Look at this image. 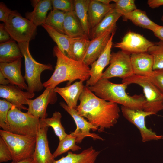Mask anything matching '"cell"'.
<instances>
[{
    "label": "cell",
    "instance_id": "1",
    "mask_svg": "<svg viewBox=\"0 0 163 163\" xmlns=\"http://www.w3.org/2000/svg\"><path fill=\"white\" fill-rule=\"evenodd\" d=\"M79 100L80 104L75 109L99 132L113 127L117 123L120 111L117 104L99 97L86 85Z\"/></svg>",
    "mask_w": 163,
    "mask_h": 163
},
{
    "label": "cell",
    "instance_id": "2",
    "mask_svg": "<svg viewBox=\"0 0 163 163\" xmlns=\"http://www.w3.org/2000/svg\"><path fill=\"white\" fill-rule=\"evenodd\" d=\"M53 53L57 58L54 72L50 78L43 83L44 87L54 89L61 82L68 81L67 86L77 79L84 82L90 77V68L82 62L70 58L64 55L57 46L53 49Z\"/></svg>",
    "mask_w": 163,
    "mask_h": 163
},
{
    "label": "cell",
    "instance_id": "3",
    "mask_svg": "<svg viewBox=\"0 0 163 163\" xmlns=\"http://www.w3.org/2000/svg\"><path fill=\"white\" fill-rule=\"evenodd\" d=\"M128 85L125 83H114L108 79L102 78L94 85L88 87L96 96L106 101L132 109L144 110L146 103L144 96L129 95L126 92Z\"/></svg>",
    "mask_w": 163,
    "mask_h": 163
},
{
    "label": "cell",
    "instance_id": "4",
    "mask_svg": "<svg viewBox=\"0 0 163 163\" xmlns=\"http://www.w3.org/2000/svg\"><path fill=\"white\" fill-rule=\"evenodd\" d=\"M18 44L24 59L25 74L24 78L28 87L27 91L32 93L41 91L43 88L40 75L45 70H53L50 64H43L36 61L29 50V42L18 43Z\"/></svg>",
    "mask_w": 163,
    "mask_h": 163
},
{
    "label": "cell",
    "instance_id": "5",
    "mask_svg": "<svg viewBox=\"0 0 163 163\" xmlns=\"http://www.w3.org/2000/svg\"><path fill=\"white\" fill-rule=\"evenodd\" d=\"M0 135L11 153L12 161L17 162L32 158L36 145V137L20 135L3 130H0Z\"/></svg>",
    "mask_w": 163,
    "mask_h": 163
},
{
    "label": "cell",
    "instance_id": "6",
    "mask_svg": "<svg viewBox=\"0 0 163 163\" xmlns=\"http://www.w3.org/2000/svg\"><path fill=\"white\" fill-rule=\"evenodd\" d=\"M10 132L36 137L40 127V119L13 106L7 116Z\"/></svg>",
    "mask_w": 163,
    "mask_h": 163
},
{
    "label": "cell",
    "instance_id": "7",
    "mask_svg": "<svg viewBox=\"0 0 163 163\" xmlns=\"http://www.w3.org/2000/svg\"><path fill=\"white\" fill-rule=\"evenodd\" d=\"M5 24L11 38L18 43H29L37 34V27L16 10L12 11Z\"/></svg>",
    "mask_w": 163,
    "mask_h": 163
},
{
    "label": "cell",
    "instance_id": "8",
    "mask_svg": "<svg viewBox=\"0 0 163 163\" xmlns=\"http://www.w3.org/2000/svg\"><path fill=\"white\" fill-rule=\"evenodd\" d=\"M122 83L136 84L142 88L146 99L144 111L156 114L162 110L163 94L147 77L133 74L123 79Z\"/></svg>",
    "mask_w": 163,
    "mask_h": 163
},
{
    "label": "cell",
    "instance_id": "9",
    "mask_svg": "<svg viewBox=\"0 0 163 163\" xmlns=\"http://www.w3.org/2000/svg\"><path fill=\"white\" fill-rule=\"evenodd\" d=\"M133 74L130 54L121 50L111 53L110 65L103 72L101 79L117 77L123 80Z\"/></svg>",
    "mask_w": 163,
    "mask_h": 163
},
{
    "label": "cell",
    "instance_id": "10",
    "mask_svg": "<svg viewBox=\"0 0 163 163\" xmlns=\"http://www.w3.org/2000/svg\"><path fill=\"white\" fill-rule=\"evenodd\" d=\"M121 109L125 118L135 125L139 130L143 142L163 139V135H157L152 129H148L146 126V117L154 115V113L144 110L132 109L122 105Z\"/></svg>",
    "mask_w": 163,
    "mask_h": 163
},
{
    "label": "cell",
    "instance_id": "11",
    "mask_svg": "<svg viewBox=\"0 0 163 163\" xmlns=\"http://www.w3.org/2000/svg\"><path fill=\"white\" fill-rule=\"evenodd\" d=\"M59 104L60 106L72 117L75 122L76 128L70 134L76 137V143H80L87 137H91L94 140L97 139L104 140L98 134L90 133L91 129L94 131L98 130L97 129L80 115L75 109L69 107L63 102H61Z\"/></svg>",
    "mask_w": 163,
    "mask_h": 163
},
{
    "label": "cell",
    "instance_id": "12",
    "mask_svg": "<svg viewBox=\"0 0 163 163\" xmlns=\"http://www.w3.org/2000/svg\"><path fill=\"white\" fill-rule=\"evenodd\" d=\"M154 43L140 34L129 31L124 35L120 42L114 44V47L120 48L131 54L148 52L149 48Z\"/></svg>",
    "mask_w": 163,
    "mask_h": 163
},
{
    "label": "cell",
    "instance_id": "13",
    "mask_svg": "<svg viewBox=\"0 0 163 163\" xmlns=\"http://www.w3.org/2000/svg\"><path fill=\"white\" fill-rule=\"evenodd\" d=\"M57 100L56 93L54 89L46 88L42 94L36 98L28 100L27 113L39 119L46 118L48 104H54Z\"/></svg>",
    "mask_w": 163,
    "mask_h": 163
},
{
    "label": "cell",
    "instance_id": "14",
    "mask_svg": "<svg viewBox=\"0 0 163 163\" xmlns=\"http://www.w3.org/2000/svg\"><path fill=\"white\" fill-rule=\"evenodd\" d=\"M48 127H40L36 136V143L32 156L34 163H53L55 160L49 146L47 133Z\"/></svg>",
    "mask_w": 163,
    "mask_h": 163
},
{
    "label": "cell",
    "instance_id": "15",
    "mask_svg": "<svg viewBox=\"0 0 163 163\" xmlns=\"http://www.w3.org/2000/svg\"><path fill=\"white\" fill-rule=\"evenodd\" d=\"M16 85L10 84L0 86V97L11 103L21 110H27L24 105L27 104L28 100L33 98L34 93L24 91Z\"/></svg>",
    "mask_w": 163,
    "mask_h": 163
},
{
    "label": "cell",
    "instance_id": "16",
    "mask_svg": "<svg viewBox=\"0 0 163 163\" xmlns=\"http://www.w3.org/2000/svg\"><path fill=\"white\" fill-rule=\"evenodd\" d=\"M115 31H113L105 49L98 58L91 65L90 77L86 81V86L94 85L101 79L105 67L110 64L111 49L113 45V39Z\"/></svg>",
    "mask_w": 163,
    "mask_h": 163
},
{
    "label": "cell",
    "instance_id": "17",
    "mask_svg": "<svg viewBox=\"0 0 163 163\" xmlns=\"http://www.w3.org/2000/svg\"><path fill=\"white\" fill-rule=\"evenodd\" d=\"M21 58L10 63H0V71L11 85L17 86L22 90L27 91L28 87L22 75Z\"/></svg>",
    "mask_w": 163,
    "mask_h": 163
},
{
    "label": "cell",
    "instance_id": "18",
    "mask_svg": "<svg viewBox=\"0 0 163 163\" xmlns=\"http://www.w3.org/2000/svg\"><path fill=\"white\" fill-rule=\"evenodd\" d=\"M112 33L107 32L90 40L82 61L85 65H91L98 58L107 46Z\"/></svg>",
    "mask_w": 163,
    "mask_h": 163
},
{
    "label": "cell",
    "instance_id": "19",
    "mask_svg": "<svg viewBox=\"0 0 163 163\" xmlns=\"http://www.w3.org/2000/svg\"><path fill=\"white\" fill-rule=\"evenodd\" d=\"M130 59L134 74L147 77L153 71V59L149 53H132Z\"/></svg>",
    "mask_w": 163,
    "mask_h": 163
},
{
    "label": "cell",
    "instance_id": "20",
    "mask_svg": "<svg viewBox=\"0 0 163 163\" xmlns=\"http://www.w3.org/2000/svg\"><path fill=\"white\" fill-rule=\"evenodd\" d=\"M84 87L83 82L80 81L64 87H56L54 91L62 97L69 107L76 109L78 101Z\"/></svg>",
    "mask_w": 163,
    "mask_h": 163
},
{
    "label": "cell",
    "instance_id": "21",
    "mask_svg": "<svg viewBox=\"0 0 163 163\" xmlns=\"http://www.w3.org/2000/svg\"><path fill=\"white\" fill-rule=\"evenodd\" d=\"M115 7V4H103L98 0H90L88 9V21L91 30Z\"/></svg>",
    "mask_w": 163,
    "mask_h": 163
},
{
    "label": "cell",
    "instance_id": "22",
    "mask_svg": "<svg viewBox=\"0 0 163 163\" xmlns=\"http://www.w3.org/2000/svg\"><path fill=\"white\" fill-rule=\"evenodd\" d=\"M32 4L34 7L31 12H27L26 18L32 21L37 27L45 23L48 11L52 9L51 0H33Z\"/></svg>",
    "mask_w": 163,
    "mask_h": 163
},
{
    "label": "cell",
    "instance_id": "23",
    "mask_svg": "<svg viewBox=\"0 0 163 163\" xmlns=\"http://www.w3.org/2000/svg\"><path fill=\"white\" fill-rule=\"evenodd\" d=\"M122 16L115 8L111 10L98 24L91 29L89 39L91 40L107 32L115 31L117 21Z\"/></svg>",
    "mask_w": 163,
    "mask_h": 163
},
{
    "label": "cell",
    "instance_id": "24",
    "mask_svg": "<svg viewBox=\"0 0 163 163\" xmlns=\"http://www.w3.org/2000/svg\"><path fill=\"white\" fill-rule=\"evenodd\" d=\"M100 153L91 146L79 154L68 152L66 156L55 160L53 163H95Z\"/></svg>",
    "mask_w": 163,
    "mask_h": 163
},
{
    "label": "cell",
    "instance_id": "25",
    "mask_svg": "<svg viewBox=\"0 0 163 163\" xmlns=\"http://www.w3.org/2000/svg\"><path fill=\"white\" fill-rule=\"evenodd\" d=\"M23 56L19 47L15 41L11 39L0 44V63H10Z\"/></svg>",
    "mask_w": 163,
    "mask_h": 163
},
{
    "label": "cell",
    "instance_id": "26",
    "mask_svg": "<svg viewBox=\"0 0 163 163\" xmlns=\"http://www.w3.org/2000/svg\"><path fill=\"white\" fill-rule=\"evenodd\" d=\"M63 29L64 34L71 38L87 36L75 11L66 12Z\"/></svg>",
    "mask_w": 163,
    "mask_h": 163
},
{
    "label": "cell",
    "instance_id": "27",
    "mask_svg": "<svg viewBox=\"0 0 163 163\" xmlns=\"http://www.w3.org/2000/svg\"><path fill=\"white\" fill-rule=\"evenodd\" d=\"M87 36L70 38L69 48L71 58L82 62L90 41Z\"/></svg>",
    "mask_w": 163,
    "mask_h": 163
},
{
    "label": "cell",
    "instance_id": "28",
    "mask_svg": "<svg viewBox=\"0 0 163 163\" xmlns=\"http://www.w3.org/2000/svg\"><path fill=\"white\" fill-rule=\"evenodd\" d=\"M123 17V20H130L135 25L154 32L159 25L150 20L145 11L136 8Z\"/></svg>",
    "mask_w": 163,
    "mask_h": 163
},
{
    "label": "cell",
    "instance_id": "29",
    "mask_svg": "<svg viewBox=\"0 0 163 163\" xmlns=\"http://www.w3.org/2000/svg\"><path fill=\"white\" fill-rule=\"evenodd\" d=\"M42 26L47 32L49 36L56 43L57 46L61 52L64 55L71 58L69 48L70 37L45 24H42Z\"/></svg>",
    "mask_w": 163,
    "mask_h": 163
},
{
    "label": "cell",
    "instance_id": "30",
    "mask_svg": "<svg viewBox=\"0 0 163 163\" xmlns=\"http://www.w3.org/2000/svg\"><path fill=\"white\" fill-rule=\"evenodd\" d=\"M90 0H75V11L85 34L89 38L91 29L88 21V9Z\"/></svg>",
    "mask_w": 163,
    "mask_h": 163
},
{
    "label": "cell",
    "instance_id": "31",
    "mask_svg": "<svg viewBox=\"0 0 163 163\" xmlns=\"http://www.w3.org/2000/svg\"><path fill=\"white\" fill-rule=\"evenodd\" d=\"M62 117L60 112L55 111L50 118L40 119V127L50 126L52 127L56 135L59 138V141L64 139L67 135L61 123Z\"/></svg>",
    "mask_w": 163,
    "mask_h": 163
},
{
    "label": "cell",
    "instance_id": "32",
    "mask_svg": "<svg viewBox=\"0 0 163 163\" xmlns=\"http://www.w3.org/2000/svg\"><path fill=\"white\" fill-rule=\"evenodd\" d=\"M66 12L59 10L53 9L49 13L45 23L64 34L63 23Z\"/></svg>",
    "mask_w": 163,
    "mask_h": 163
},
{
    "label": "cell",
    "instance_id": "33",
    "mask_svg": "<svg viewBox=\"0 0 163 163\" xmlns=\"http://www.w3.org/2000/svg\"><path fill=\"white\" fill-rule=\"evenodd\" d=\"M76 139L70 133L59 141L57 148L53 154L55 158L69 150L74 151L81 149V147L76 144Z\"/></svg>",
    "mask_w": 163,
    "mask_h": 163
},
{
    "label": "cell",
    "instance_id": "34",
    "mask_svg": "<svg viewBox=\"0 0 163 163\" xmlns=\"http://www.w3.org/2000/svg\"><path fill=\"white\" fill-rule=\"evenodd\" d=\"M148 52L153 58V70L163 69V42L160 41L154 43Z\"/></svg>",
    "mask_w": 163,
    "mask_h": 163
},
{
    "label": "cell",
    "instance_id": "35",
    "mask_svg": "<svg viewBox=\"0 0 163 163\" xmlns=\"http://www.w3.org/2000/svg\"><path fill=\"white\" fill-rule=\"evenodd\" d=\"M13 105L5 99L0 100V126L3 130L10 132L7 116Z\"/></svg>",
    "mask_w": 163,
    "mask_h": 163
},
{
    "label": "cell",
    "instance_id": "36",
    "mask_svg": "<svg viewBox=\"0 0 163 163\" xmlns=\"http://www.w3.org/2000/svg\"><path fill=\"white\" fill-rule=\"evenodd\" d=\"M115 8L123 16L137 8L134 0H113Z\"/></svg>",
    "mask_w": 163,
    "mask_h": 163
},
{
    "label": "cell",
    "instance_id": "37",
    "mask_svg": "<svg viewBox=\"0 0 163 163\" xmlns=\"http://www.w3.org/2000/svg\"><path fill=\"white\" fill-rule=\"evenodd\" d=\"M53 9L59 10L65 12L75 11L74 0H52Z\"/></svg>",
    "mask_w": 163,
    "mask_h": 163
},
{
    "label": "cell",
    "instance_id": "38",
    "mask_svg": "<svg viewBox=\"0 0 163 163\" xmlns=\"http://www.w3.org/2000/svg\"><path fill=\"white\" fill-rule=\"evenodd\" d=\"M147 77L163 94V69L153 70Z\"/></svg>",
    "mask_w": 163,
    "mask_h": 163
},
{
    "label": "cell",
    "instance_id": "39",
    "mask_svg": "<svg viewBox=\"0 0 163 163\" xmlns=\"http://www.w3.org/2000/svg\"><path fill=\"white\" fill-rule=\"evenodd\" d=\"M12 159V155L8 146L0 136V162H7Z\"/></svg>",
    "mask_w": 163,
    "mask_h": 163
},
{
    "label": "cell",
    "instance_id": "40",
    "mask_svg": "<svg viewBox=\"0 0 163 163\" xmlns=\"http://www.w3.org/2000/svg\"><path fill=\"white\" fill-rule=\"evenodd\" d=\"M12 10L9 9L3 2L0 3V20L5 23Z\"/></svg>",
    "mask_w": 163,
    "mask_h": 163
},
{
    "label": "cell",
    "instance_id": "41",
    "mask_svg": "<svg viewBox=\"0 0 163 163\" xmlns=\"http://www.w3.org/2000/svg\"><path fill=\"white\" fill-rule=\"evenodd\" d=\"M12 39L7 31L4 23L0 24V42L4 43Z\"/></svg>",
    "mask_w": 163,
    "mask_h": 163
},
{
    "label": "cell",
    "instance_id": "42",
    "mask_svg": "<svg viewBox=\"0 0 163 163\" xmlns=\"http://www.w3.org/2000/svg\"><path fill=\"white\" fill-rule=\"evenodd\" d=\"M147 4L152 8H155L163 5V0H148Z\"/></svg>",
    "mask_w": 163,
    "mask_h": 163
},
{
    "label": "cell",
    "instance_id": "43",
    "mask_svg": "<svg viewBox=\"0 0 163 163\" xmlns=\"http://www.w3.org/2000/svg\"><path fill=\"white\" fill-rule=\"evenodd\" d=\"M155 35L163 42V26L159 25L153 32Z\"/></svg>",
    "mask_w": 163,
    "mask_h": 163
},
{
    "label": "cell",
    "instance_id": "44",
    "mask_svg": "<svg viewBox=\"0 0 163 163\" xmlns=\"http://www.w3.org/2000/svg\"><path fill=\"white\" fill-rule=\"evenodd\" d=\"M0 84L1 85H7L11 84L9 81L7 79L2 73L0 71Z\"/></svg>",
    "mask_w": 163,
    "mask_h": 163
},
{
    "label": "cell",
    "instance_id": "45",
    "mask_svg": "<svg viewBox=\"0 0 163 163\" xmlns=\"http://www.w3.org/2000/svg\"><path fill=\"white\" fill-rule=\"evenodd\" d=\"M11 163H34V162L33 158H31L26 159L17 162H14L12 161Z\"/></svg>",
    "mask_w": 163,
    "mask_h": 163
},
{
    "label": "cell",
    "instance_id": "46",
    "mask_svg": "<svg viewBox=\"0 0 163 163\" xmlns=\"http://www.w3.org/2000/svg\"><path fill=\"white\" fill-rule=\"evenodd\" d=\"M98 1L101 3L106 5H109L110 4V2L112 1V0H98Z\"/></svg>",
    "mask_w": 163,
    "mask_h": 163
},
{
    "label": "cell",
    "instance_id": "47",
    "mask_svg": "<svg viewBox=\"0 0 163 163\" xmlns=\"http://www.w3.org/2000/svg\"><path fill=\"white\" fill-rule=\"evenodd\" d=\"M161 20H162V22H163V15L162 17V18H161Z\"/></svg>",
    "mask_w": 163,
    "mask_h": 163
},
{
    "label": "cell",
    "instance_id": "48",
    "mask_svg": "<svg viewBox=\"0 0 163 163\" xmlns=\"http://www.w3.org/2000/svg\"><path fill=\"white\" fill-rule=\"evenodd\" d=\"M162 110H163V108H162Z\"/></svg>",
    "mask_w": 163,
    "mask_h": 163
}]
</instances>
